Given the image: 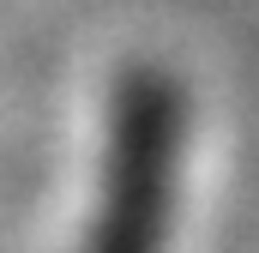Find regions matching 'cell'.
<instances>
[{
    "mask_svg": "<svg viewBox=\"0 0 259 253\" xmlns=\"http://www.w3.org/2000/svg\"><path fill=\"white\" fill-rule=\"evenodd\" d=\"M187 157V91L163 66H127L109 97L97 205L78 253H169Z\"/></svg>",
    "mask_w": 259,
    "mask_h": 253,
    "instance_id": "1",
    "label": "cell"
}]
</instances>
